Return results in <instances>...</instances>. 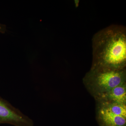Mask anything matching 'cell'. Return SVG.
Returning <instances> with one entry per match:
<instances>
[{"label":"cell","mask_w":126,"mask_h":126,"mask_svg":"<svg viewBox=\"0 0 126 126\" xmlns=\"http://www.w3.org/2000/svg\"><path fill=\"white\" fill-rule=\"evenodd\" d=\"M126 69L114 70L92 67L83 79L84 83L95 99L113 88L126 83Z\"/></svg>","instance_id":"2"},{"label":"cell","mask_w":126,"mask_h":126,"mask_svg":"<svg viewBox=\"0 0 126 126\" xmlns=\"http://www.w3.org/2000/svg\"><path fill=\"white\" fill-rule=\"evenodd\" d=\"M6 26L5 25L0 23V33H5L6 32Z\"/></svg>","instance_id":"6"},{"label":"cell","mask_w":126,"mask_h":126,"mask_svg":"<svg viewBox=\"0 0 126 126\" xmlns=\"http://www.w3.org/2000/svg\"><path fill=\"white\" fill-rule=\"evenodd\" d=\"M92 67L114 70L126 69V28L112 25L94 34L92 40Z\"/></svg>","instance_id":"1"},{"label":"cell","mask_w":126,"mask_h":126,"mask_svg":"<svg viewBox=\"0 0 126 126\" xmlns=\"http://www.w3.org/2000/svg\"><path fill=\"white\" fill-rule=\"evenodd\" d=\"M97 119L99 126H126V105L97 102Z\"/></svg>","instance_id":"3"},{"label":"cell","mask_w":126,"mask_h":126,"mask_svg":"<svg viewBox=\"0 0 126 126\" xmlns=\"http://www.w3.org/2000/svg\"><path fill=\"white\" fill-rule=\"evenodd\" d=\"M0 124L14 126H34V122L9 102L0 96Z\"/></svg>","instance_id":"4"},{"label":"cell","mask_w":126,"mask_h":126,"mask_svg":"<svg viewBox=\"0 0 126 126\" xmlns=\"http://www.w3.org/2000/svg\"><path fill=\"white\" fill-rule=\"evenodd\" d=\"M97 102L126 104V83L113 88L96 98Z\"/></svg>","instance_id":"5"}]
</instances>
